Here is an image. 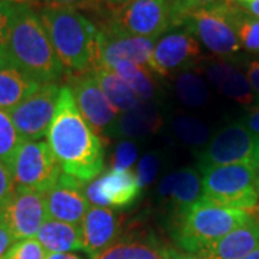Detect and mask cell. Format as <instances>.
I'll return each mask as SVG.
<instances>
[{
    "label": "cell",
    "mask_w": 259,
    "mask_h": 259,
    "mask_svg": "<svg viewBox=\"0 0 259 259\" xmlns=\"http://www.w3.org/2000/svg\"><path fill=\"white\" fill-rule=\"evenodd\" d=\"M48 144L65 175L93 182L104 168V146L100 136L79 112L68 85L61 87L58 107L48 131Z\"/></svg>",
    "instance_id": "obj_1"
},
{
    "label": "cell",
    "mask_w": 259,
    "mask_h": 259,
    "mask_svg": "<svg viewBox=\"0 0 259 259\" xmlns=\"http://www.w3.org/2000/svg\"><path fill=\"white\" fill-rule=\"evenodd\" d=\"M3 58L40 85L56 83L65 72L39 13L28 3L16 2Z\"/></svg>",
    "instance_id": "obj_2"
},
{
    "label": "cell",
    "mask_w": 259,
    "mask_h": 259,
    "mask_svg": "<svg viewBox=\"0 0 259 259\" xmlns=\"http://www.w3.org/2000/svg\"><path fill=\"white\" fill-rule=\"evenodd\" d=\"M56 55L69 74L91 72L97 61L98 29L74 8L42 6L37 10Z\"/></svg>",
    "instance_id": "obj_3"
},
{
    "label": "cell",
    "mask_w": 259,
    "mask_h": 259,
    "mask_svg": "<svg viewBox=\"0 0 259 259\" xmlns=\"http://www.w3.org/2000/svg\"><path fill=\"white\" fill-rule=\"evenodd\" d=\"M250 214L248 210L226 209L199 199L185 212L177 214L173 236L183 250L199 253L243 225Z\"/></svg>",
    "instance_id": "obj_4"
},
{
    "label": "cell",
    "mask_w": 259,
    "mask_h": 259,
    "mask_svg": "<svg viewBox=\"0 0 259 259\" xmlns=\"http://www.w3.org/2000/svg\"><path fill=\"white\" fill-rule=\"evenodd\" d=\"M204 202L226 209L250 210L259 206L256 167L248 164L216 166L200 170Z\"/></svg>",
    "instance_id": "obj_5"
},
{
    "label": "cell",
    "mask_w": 259,
    "mask_h": 259,
    "mask_svg": "<svg viewBox=\"0 0 259 259\" xmlns=\"http://www.w3.org/2000/svg\"><path fill=\"white\" fill-rule=\"evenodd\" d=\"M235 0H223L185 15L179 26L186 28L214 55H236L242 49L235 30V18L239 10Z\"/></svg>",
    "instance_id": "obj_6"
},
{
    "label": "cell",
    "mask_w": 259,
    "mask_h": 259,
    "mask_svg": "<svg viewBox=\"0 0 259 259\" xmlns=\"http://www.w3.org/2000/svg\"><path fill=\"white\" fill-rule=\"evenodd\" d=\"M258 163L259 136L242 122L229 124L216 133L197 158L200 170L229 164L258 167Z\"/></svg>",
    "instance_id": "obj_7"
},
{
    "label": "cell",
    "mask_w": 259,
    "mask_h": 259,
    "mask_svg": "<svg viewBox=\"0 0 259 259\" xmlns=\"http://www.w3.org/2000/svg\"><path fill=\"white\" fill-rule=\"evenodd\" d=\"M15 187L45 194L56 185L62 168L45 141H22L10 167Z\"/></svg>",
    "instance_id": "obj_8"
},
{
    "label": "cell",
    "mask_w": 259,
    "mask_h": 259,
    "mask_svg": "<svg viewBox=\"0 0 259 259\" xmlns=\"http://www.w3.org/2000/svg\"><path fill=\"white\" fill-rule=\"evenodd\" d=\"M154 47L156 40L134 36L121 29L111 19L97 32L95 66L101 65L111 69L118 61H131L144 68L150 74H154Z\"/></svg>",
    "instance_id": "obj_9"
},
{
    "label": "cell",
    "mask_w": 259,
    "mask_h": 259,
    "mask_svg": "<svg viewBox=\"0 0 259 259\" xmlns=\"http://www.w3.org/2000/svg\"><path fill=\"white\" fill-rule=\"evenodd\" d=\"M47 219L45 196L30 189L15 187L0 204V226L9 232L15 242L36 236Z\"/></svg>",
    "instance_id": "obj_10"
},
{
    "label": "cell",
    "mask_w": 259,
    "mask_h": 259,
    "mask_svg": "<svg viewBox=\"0 0 259 259\" xmlns=\"http://www.w3.org/2000/svg\"><path fill=\"white\" fill-rule=\"evenodd\" d=\"M61 87L58 83H44L28 100L9 111L22 141H37L48 136L55 117Z\"/></svg>",
    "instance_id": "obj_11"
},
{
    "label": "cell",
    "mask_w": 259,
    "mask_h": 259,
    "mask_svg": "<svg viewBox=\"0 0 259 259\" xmlns=\"http://www.w3.org/2000/svg\"><path fill=\"white\" fill-rule=\"evenodd\" d=\"M112 20L134 36L156 40L173 28L170 0H134L112 15Z\"/></svg>",
    "instance_id": "obj_12"
},
{
    "label": "cell",
    "mask_w": 259,
    "mask_h": 259,
    "mask_svg": "<svg viewBox=\"0 0 259 259\" xmlns=\"http://www.w3.org/2000/svg\"><path fill=\"white\" fill-rule=\"evenodd\" d=\"M68 87L74 94L75 102L85 121L97 134L114 133L118 112L114 110L97 82L93 71L83 74H71Z\"/></svg>",
    "instance_id": "obj_13"
},
{
    "label": "cell",
    "mask_w": 259,
    "mask_h": 259,
    "mask_svg": "<svg viewBox=\"0 0 259 259\" xmlns=\"http://www.w3.org/2000/svg\"><path fill=\"white\" fill-rule=\"evenodd\" d=\"M200 61L199 40L183 26L167 30L157 40L153 52L154 74L160 76L193 69Z\"/></svg>",
    "instance_id": "obj_14"
},
{
    "label": "cell",
    "mask_w": 259,
    "mask_h": 259,
    "mask_svg": "<svg viewBox=\"0 0 259 259\" xmlns=\"http://www.w3.org/2000/svg\"><path fill=\"white\" fill-rule=\"evenodd\" d=\"M44 196L48 219L81 226L90 209L81 180L62 171L56 185Z\"/></svg>",
    "instance_id": "obj_15"
},
{
    "label": "cell",
    "mask_w": 259,
    "mask_h": 259,
    "mask_svg": "<svg viewBox=\"0 0 259 259\" xmlns=\"http://www.w3.org/2000/svg\"><path fill=\"white\" fill-rule=\"evenodd\" d=\"M140 190L141 186L137 175L130 168H112L104 176L94 179L87 187L85 194L94 206L125 207L139 197Z\"/></svg>",
    "instance_id": "obj_16"
},
{
    "label": "cell",
    "mask_w": 259,
    "mask_h": 259,
    "mask_svg": "<svg viewBox=\"0 0 259 259\" xmlns=\"http://www.w3.org/2000/svg\"><path fill=\"white\" fill-rule=\"evenodd\" d=\"M118 232L120 221L115 213L107 207H90L81 223L82 250L91 258L97 256L117 241Z\"/></svg>",
    "instance_id": "obj_17"
},
{
    "label": "cell",
    "mask_w": 259,
    "mask_h": 259,
    "mask_svg": "<svg viewBox=\"0 0 259 259\" xmlns=\"http://www.w3.org/2000/svg\"><path fill=\"white\" fill-rule=\"evenodd\" d=\"M259 246V222L250 214L246 222L206 246L197 255L203 259H242Z\"/></svg>",
    "instance_id": "obj_18"
},
{
    "label": "cell",
    "mask_w": 259,
    "mask_h": 259,
    "mask_svg": "<svg viewBox=\"0 0 259 259\" xmlns=\"http://www.w3.org/2000/svg\"><path fill=\"white\" fill-rule=\"evenodd\" d=\"M93 259H168V248L151 235H127Z\"/></svg>",
    "instance_id": "obj_19"
},
{
    "label": "cell",
    "mask_w": 259,
    "mask_h": 259,
    "mask_svg": "<svg viewBox=\"0 0 259 259\" xmlns=\"http://www.w3.org/2000/svg\"><path fill=\"white\" fill-rule=\"evenodd\" d=\"M40 88V83L0 58V108L12 111Z\"/></svg>",
    "instance_id": "obj_20"
},
{
    "label": "cell",
    "mask_w": 259,
    "mask_h": 259,
    "mask_svg": "<svg viewBox=\"0 0 259 259\" xmlns=\"http://www.w3.org/2000/svg\"><path fill=\"white\" fill-rule=\"evenodd\" d=\"M163 125V117L153 101H141L133 110L122 112L114 127L115 136L127 139H139L156 134Z\"/></svg>",
    "instance_id": "obj_21"
},
{
    "label": "cell",
    "mask_w": 259,
    "mask_h": 259,
    "mask_svg": "<svg viewBox=\"0 0 259 259\" xmlns=\"http://www.w3.org/2000/svg\"><path fill=\"white\" fill-rule=\"evenodd\" d=\"M202 193V180L199 173L192 168L186 167L176 173L163 179L160 185L161 197H170L175 204L177 214L183 213L196 203Z\"/></svg>",
    "instance_id": "obj_22"
},
{
    "label": "cell",
    "mask_w": 259,
    "mask_h": 259,
    "mask_svg": "<svg viewBox=\"0 0 259 259\" xmlns=\"http://www.w3.org/2000/svg\"><path fill=\"white\" fill-rule=\"evenodd\" d=\"M36 241L48 253H66L82 250L81 226L47 219L36 233Z\"/></svg>",
    "instance_id": "obj_23"
},
{
    "label": "cell",
    "mask_w": 259,
    "mask_h": 259,
    "mask_svg": "<svg viewBox=\"0 0 259 259\" xmlns=\"http://www.w3.org/2000/svg\"><path fill=\"white\" fill-rule=\"evenodd\" d=\"M93 74L104 95L107 97V100L117 112L130 111L141 102V100L133 93L128 85L118 75L114 74L111 69L97 65L93 69Z\"/></svg>",
    "instance_id": "obj_24"
},
{
    "label": "cell",
    "mask_w": 259,
    "mask_h": 259,
    "mask_svg": "<svg viewBox=\"0 0 259 259\" xmlns=\"http://www.w3.org/2000/svg\"><path fill=\"white\" fill-rule=\"evenodd\" d=\"M114 74L120 76L124 82L133 90V93L139 97L141 101H151L156 95L154 81L151 79L150 72L141 68L140 65L131 61H118L111 68Z\"/></svg>",
    "instance_id": "obj_25"
},
{
    "label": "cell",
    "mask_w": 259,
    "mask_h": 259,
    "mask_svg": "<svg viewBox=\"0 0 259 259\" xmlns=\"http://www.w3.org/2000/svg\"><path fill=\"white\" fill-rule=\"evenodd\" d=\"M179 100L187 107L199 108L209 101V90L202 76L196 72H182L176 81Z\"/></svg>",
    "instance_id": "obj_26"
},
{
    "label": "cell",
    "mask_w": 259,
    "mask_h": 259,
    "mask_svg": "<svg viewBox=\"0 0 259 259\" xmlns=\"http://www.w3.org/2000/svg\"><path fill=\"white\" fill-rule=\"evenodd\" d=\"M173 131L179 139L192 146H203L209 141V128L200 120L179 114L173 120Z\"/></svg>",
    "instance_id": "obj_27"
},
{
    "label": "cell",
    "mask_w": 259,
    "mask_h": 259,
    "mask_svg": "<svg viewBox=\"0 0 259 259\" xmlns=\"http://www.w3.org/2000/svg\"><path fill=\"white\" fill-rule=\"evenodd\" d=\"M20 143L22 139L10 118V114L0 108V161L9 168Z\"/></svg>",
    "instance_id": "obj_28"
},
{
    "label": "cell",
    "mask_w": 259,
    "mask_h": 259,
    "mask_svg": "<svg viewBox=\"0 0 259 259\" xmlns=\"http://www.w3.org/2000/svg\"><path fill=\"white\" fill-rule=\"evenodd\" d=\"M235 30L239 44L246 51H259V19L252 16L248 10L239 8L235 18Z\"/></svg>",
    "instance_id": "obj_29"
},
{
    "label": "cell",
    "mask_w": 259,
    "mask_h": 259,
    "mask_svg": "<svg viewBox=\"0 0 259 259\" xmlns=\"http://www.w3.org/2000/svg\"><path fill=\"white\" fill-rule=\"evenodd\" d=\"M219 91L232 101H236L242 105H250L253 102V90L250 87L249 79L236 68L226 78Z\"/></svg>",
    "instance_id": "obj_30"
},
{
    "label": "cell",
    "mask_w": 259,
    "mask_h": 259,
    "mask_svg": "<svg viewBox=\"0 0 259 259\" xmlns=\"http://www.w3.org/2000/svg\"><path fill=\"white\" fill-rule=\"evenodd\" d=\"M3 259H47V250L36 239L30 238L15 242Z\"/></svg>",
    "instance_id": "obj_31"
},
{
    "label": "cell",
    "mask_w": 259,
    "mask_h": 259,
    "mask_svg": "<svg viewBox=\"0 0 259 259\" xmlns=\"http://www.w3.org/2000/svg\"><path fill=\"white\" fill-rule=\"evenodd\" d=\"M170 2H171V10H173V28H176L180 25L182 18L189 12L202 9V8L219 3L223 0H170Z\"/></svg>",
    "instance_id": "obj_32"
},
{
    "label": "cell",
    "mask_w": 259,
    "mask_h": 259,
    "mask_svg": "<svg viewBox=\"0 0 259 259\" xmlns=\"http://www.w3.org/2000/svg\"><path fill=\"white\" fill-rule=\"evenodd\" d=\"M18 3H33L42 6H62V8H74V9H98L104 0H15Z\"/></svg>",
    "instance_id": "obj_33"
},
{
    "label": "cell",
    "mask_w": 259,
    "mask_h": 259,
    "mask_svg": "<svg viewBox=\"0 0 259 259\" xmlns=\"http://www.w3.org/2000/svg\"><path fill=\"white\" fill-rule=\"evenodd\" d=\"M15 6H16L15 0H0V58L5 56Z\"/></svg>",
    "instance_id": "obj_34"
},
{
    "label": "cell",
    "mask_w": 259,
    "mask_h": 259,
    "mask_svg": "<svg viewBox=\"0 0 259 259\" xmlns=\"http://www.w3.org/2000/svg\"><path fill=\"white\" fill-rule=\"evenodd\" d=\"M137 158V147L134 143L128 140L121 141L115 150V158H114V168L127 170L133 166V163Z\"/></svg>",
    "instance_id": "obj_35"
},
{
    "label": "cell",
    "mask_w": 259,
    "mask_h": 259,
    "mask_svg": "<svg viewBox=\"0 0 259 259\" xmlns=\"http://www.w3.org/2000/svg\"><path fill=\"white\" fill-rule=\"evenodd\" d=\"M158 170V157L156 154H146L140 160L139 168H137V179L141 187L150 185Z\"/></svg>",
    "instance_id": "obj_36"
},
{
    "label": "cell",
    "mask_w": 259,
    "mask_h": 259,
    "mask_svg": "<svg viewBox=\"0 0 259 259\" xmlns=\"http://www.w3.org/2000/svg\"><path fill=\"white\" fill-rule=\"evenodd\" d=\"M235 69V66H232L228 62H223V61H214L210 62L206 68V75H207V79L210 81L214 88H221L222 83L226 81V78L231 75V72Z\"/></svg>",
    "instance_id": "obj_37"
},
{
    "label": "cell",
    "mask_w": 259,
    "mask_h": 259,
    "mask_svg": "<svg viewBox=\"0 0 259 259\" xmlns=\"http://www.w3.org/2000/svg\"><path fill=\"white\" fill-rule=\"evenodd\" d=\"M13 179H12V171L6 164L0 161V204L5 202V199L13 190Z\"/></svg>",
    "instance_id": "obj_38"
},
{
    "label": "cell",
    "mask_w": 259,
    "mask_h": 259,
    "mask_svg": "<svg viewBox=\"0 0 259 259\" xmlns=\"http://www.w3.org/2000/svg\"><path fill=\"white\" fill-rule=\"evenodd\" d=\"M13 243L15 239L12 238V235L3 226H0V259L5 258V255L8 253V250Z\"/></svg>",
    "instance_id": "obj_39"
},
{
    "label": "cell",
    "mask_w": 259,
    "mask_h": 259,
    "mask_svg": "<svg viewBox=\"0 0 259 259\" xmlns=\"http://www.w3.org/2000/svg\"><path fill=\"white\" fill-rule=\"evenodd\" d=\"M246 76L249 79L252 90L259 95V62H250L249 66H248Z\"/></svg>",
    "instance_id": "obj_40"
},
{
    "label": "cell",
    "mask_w": 259,
    "mask_h": 259,
    "mask_svg": "<svg viewBox=\"0 0 259 259\" xmlns=\"http://www.w3.org/2000/svg\"><path fill=\"white\" fill-rule=\"evenodd\" d=\"M246 127L259 136V104L255 105L246 117Z\"/></svg>",
    "instance_id": "obj_41"
},
{
    "label": "cell",
    "mask_w": 259,
    "mask_h": 259,
    "mask_svg": "<svg viewBox=\"0 0 259 259\" xmlns=\"http://www.w3.org/2000/svg\"><path fill=\"white\" fill-rule=\"evenodd\" d=\"M131 2L134 0H104V5L111 10V13H118L121 9H124L125 6H128Z\"/></svg>",
    "instance_id": "obj_42"
},
{
    "label": "cell",
    "mask_w": 259,
    "mask_h": 259,
    "mask_svg": "<svg viewBox=\"0 0 259 259\" xmlns=\"http://www.w3.org/2000/svg\"><path fill=\"white\" fill-rule=\"evenodd\" d=\"M168 259H203L197 253L183 252V250L168 249Z\"/></svg>",
    "instance_id": "obj_43"
},
{
    "label": "cell",
    "mask_w": 259,
    "mask_h": 259,
    "mask_svg": "<svg viewBox=\"0 0 259 259\" xmlns=\"http://www.w3.org/2000/svg\"><path fill=\"white\" fill-rule=\"evenodd\" d=\"M47 259H82L81 256H78L76 253H47Z\"/></svg>",
    "instance_id": "obj_44"
},
{
    "label": "cell",
    "mask_w": 259,
    "mask_h": 259,
    "mask_svg": "<svg viewBox=\"0 0 259 259\" xmlns=\"http://www.w3.org/2000/svg\"><path fill=\"white\" fill-rule=\"evenodd\" d=\"M242 259H259V246L255 250H252L250 253H248L245 258H242Z\"/></svg>",
    "instance_id": "obj_45"
},
{
    "label": "cell",
    "mask_w": 259,
    "mask_h": 259,
    "mask_svg": "<svg viewBox=\"0 0 259 259\" xmlns=\"http://www.w3.org/2000/svg\"><path fill=\"white\" fill-rule=\"evenodd\" d=\"M256 189H258V193H259V163H258V167H256Z\"/></svg>",
    "instance_id": "obj_46"
},
{
    "label": "cell",
    "mask_w": 259,
    "mask_h": 259,
    "mask_svg": "<svg viewBox=\"0 0 259 259\" xmlns=\"http://www.w3.org/2000/svg\"><path fill=\"white\" fill-rule=\"evenodd\" d=\"M255 218L258 219V222H259V206H258V207H256V214H255Z\"/></svg>",
    "instance_id": "obj_47"
},
{
    "label": "cell",
    "mask_w": 259,
    "mask_h": 259,
    "mask_svg": "<svg viewBox=\"0 0 259 259\" xmlns=\"http://www.w3.org/2000/svg\"><path fill=\"white\" fill-rule=\"evenodd\" d=\"M239 2L243 5V3H250V2H253V0H239Z\"/></svg>",
    "instance_id": "obj_48"
}]
</instances>
